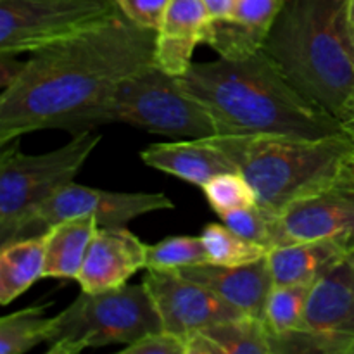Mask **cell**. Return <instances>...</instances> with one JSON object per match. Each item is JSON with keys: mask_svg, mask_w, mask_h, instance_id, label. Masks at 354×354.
<instances>
[{"mask_svg": "<svg viewBox=\"0 0 354 354\" xmlns=\"http://www.w3.org/2000/svg\"><path fill=\"white\" fill-rule=\"evenodd\" d=\"M209 140L248 178L256 203L280 214L327 189L354 161V144L346 133L325 138L214 135Z\"/></svg>", "mask_w": 354, "mask_h": 354, "instance_id": "obj_4", "label": "cell"}, {"mask_svg": "<svg viewBox=\"0 0 354 354\" xmlns=\"http://www.w3.org/2000/svg\"><path fill=\"white\" fill-rule=\"evenodd\" d=\"M144 165L203 189L213 176L237 171L234 162L209 138L152 144L140 152Z\"/></svg>", "mask_w": 354, "mask_h": 354, "instance_id": "obj_17", "label": "cell"}, {"mask_svg": "<svg viewBox=\"0 0 354 354\" xmlns=\"http://www.w3.org/2000/svg\"><path fill=\"white\" fill-rule=\"evenodd\" d=\"M182 277L201 283L223 297L244 315L263 320L266 301L273 289L268 258L241 266H220L204 263L176 270Z\"/></svg>", "mask_w": 354, "mask_h": 354, "instance_id": "obj_15", "label": "cell"}, {"mask_svg": "<svg viewBox=\"0 0 354 354\" xmlns=\"http://www.w3.org/2000/svg\"><path fill=\"white\" fill-rule=\"evenodd\" d=\"M145 242L127 227H99L78 275L86 292H102L127 286L140 270H147Z\"/></svg>", "mask_w": 354, "mask_h": 354, "instance_id": "obj_13", "label": "cell"}, {"mask_svg": "<svg viewBox=\"0 0 354 354\" xmlns=\"http://www.w3.org/2000/svg\"><path fill=\"white\" fill-rule=\"evenodd\" d=\"M178 80L213 116L216 135L325 138L346 133L341 121L304 95L265 48L241 59L194 62Z\"/></svg>", "mask_w": 354, "mask_h": 354, "instance_id": "obj_2", "label": "cell"}, {"mask_svg": "<svg viewBox=\"0 0 354 354\" xmlns=\"http://www.w3.org/2000/svg\"><path fill=\"white\" fill-rule=\"evenodd\" d=\"M346 41H348L349 57L354 66V0H349L346 12Z\"/></svg>", "mask_w": 354, "mask_h": 354, "instance_id": "obj_32", "label": "cell"}, {"mask_svg": "<svg viewBox=\"0 0 354 354\" xmlns=\"http://www.w3.org/2000/svg\"><path fill=\"white\" fill-rule=\"evenodd\" d=\"M272 354H354V272L349 256L311 289L303 325L268 334Z\"/></svg>", "mask_w": 354, "mask_h": 354, "instance_id": "obj_9", "label": "cell"}, {"mask_svg": "<svg viewBox=\"0 0 354 354\" xmlns=\"http://www.w3.org/2000/svg\"><path fill=\"white\" fill-rule=\"evenodd\" d=\"M93 130L73 135L71 142L44 154H23L19 138L0 145V245L40 204L75 182V176L100 142Z\"/></svg>", "mask_w": 354, "mask_h": 354, "instance_id": "obj_7", "label": "cell"}, {"mask_svg": "<svg viewBox=\"0 0 354 354\" xmlns=\"http://www.w3.org/2000/svg\"><path fill=\"white\" fill-rule=\"evenodd\" d=\"M313 286L315 283L273 286L263 317L268 334H283L303 325L308 297Z\"/></svg>", "mask_w": 354, "mask_h": 354, "instance_id": "obj_25", "label": "cell"}, {"mask_svg": "<svg viewBox=\"0 0 354 354\" xmlns=\"http://www.w3.org/2000/svg\"><path fill=\"white\" fill-rule=\"evenodd\" d=\"M173 207V201L161 192H111L71 182L28 214L9 242L45 234L68 218L95 216L99 227H127L144 214Z\"/></svg>", "mask_w": 354, "mask_h": 354, "instance_id": "obj_10", "label": "cell"}, {"mask_svg": "<svg viewBox=\"0 0 354 354\" xmlns=\"http://www.w3.org/2000/svg\"><path fill=\"white\" fill-rule=\"evenodd\" d=\"M121 354H187V341L171 332L156 330L123 346Z\"/></svg>", "mask_w": 354, "mask_h": 354, "instance_id": "obj_28", "label": "cell"}, {"mask_svg": "<svg viewBox=\"0 0 354 354\" xmlns=\"http://www.w3.org/2000/svg\"><path fill=\"white\" fill-rule=\"evenodd\" d=\"M220 218L235 234L254 242V244L263 245L268 251L287 244L282 228V214L266 209L258 203L234 211V213L223 214Z\"/></svg>", "mask_w": 354, "mask_h": 354, "instance_id": "obj_24", "label": "cell"}, {"mask_svg": "<svg viewBox=\"0 0 354 354\" xmlns=\"http://www.w3.org/2000/svg\"><path fill=\"white\" fill-rule=\"evenodd\" d=\"M203 192L218 216L256 204L254 189L241 171H227L213 176L203 187Z\"/></svg>", "mask_w": 354, "mask_h": 354, "instance_id": "obj_27", "label": "cell"}, {"mask_svg": "<svg viewBox=\"0 0 354 354\" xmlns=\"http://www.w3.org/2000/svg\"><path fill=\"white\" fill-rule=\"evenodd\" d=\"M213 16L204 0H168L156 31L154 66L173 76L185 75L194 64V50L206 44Z\"/></svg>", "mask_w": 354, "mask_h": 354, "instance_id": "obj_14", "label": "cell"}, {"mask_svg": "<svg viewBox=\"0 0 354 354\" xmlns=\"http://www.w3.org/2000/svg\"><path fill=\"white\" fill-rule=\"evenodd\" d=\"M341 123H342V128H344L346 135L351 138V142L354 144V100L349 102V106H348V109H346L344 116H342Z\"/></svg>", "mask_w": 354, "mask_h": 354, "instance_id": "obj_33", "label": "cell"}, {"mask_svg": "<svg viewBox=\"0 0 354 354\" xmlns=\"http://www.w3.org/2000/svg\"><path fill=\"white\" fill-rule=\"evenodd\" d=\"M187 354H272V349L263 320L244 315L190 335Z\"/></svg>", "mask_w": 354, "mask_h": 354, "instance_id": "obj_20", "label": "cell"}, {"mask_svg": "<svg viewBox=\"0 0 354 354\" xmlns=\"http://www.w3.org/2000/svg\"><path fill=\"white\" fill-rule=\"evenodd\" d=\"M156 31L124 14L30 54L19 78L0 92V145L69 124L123 80L154 64Z\"/></svg>", "mask_w": 354, "mask_h": 354, "instance_id": "obj_1", "label": "cell"}, {"mask_svg": "<svg viewBox=\"0 0 354 354\" xmlns=\"http://www.w3.org/2000/svg\"><path fill=\"white\" fill-rule=\"evenodd\" d=\"M114 123L169 140L209 138L218 133L213 116L182 88L178 76L154 64L118 83L99 104L76 118L68 131L78 135Z\"/></svg>", "mask_w": 354, "mask_h": 354, "instance_id": "obj_5", "label": "cell"}, {"mask_svg": "<svg viewBox=\"0 0 354 354\" xmlns=\"http://www.w3.org/2000/svg\"><path fill=\"white\" fill-rule=\"evenodd\" d=\"M144 286L156 308L161 328L187 341L221 322L244 317L242 311L207 287L192 282L178 272L147 270Z\"/></svg>", "mask_w": 354, "mask_h": 354, "instance_id": "obj_11", "label": "cell"}, {"mask_svg": "<svg viewBox=\"0 0 354 354\" xmlns=\"http://www.w3.org/2000/svg\"><path fill=\"white\" fill-rule=\"evenodd\" d=\"M283 0H237L227 19L211 24L209 45L220 57L241 59L263 48Z\"/></svg>", "mask_w": 354, "mask_h": 354, "instance_id": "obj_16", "label": "cell"}, {"mask_svg": "<svg viewBox=\"0 0 354 354\" xmlns=\"http://www.w3.org/2000/svg\"><path fill=\"white\" fill-rule=\"evenodd\" d=\"M45 272V235L0 245V304L7 306L26 292Z\"/></svg>", "mask_w": 354, "mask_h": 354, "instance_id": "obj_21", "label": "cell"}, {"mask_svg": "<svg viewBox=\"0 0 354 354\" xmlns=\"http://www.w3.org/2000/svg\"><path fill=\"white\" fill-rule=\"evenodd\" d=\"M349 0H283L265 48L287 78L339 121L354 95L346 41Z\"/></svg>", "mask_w": 354, "mask_h": 354, "instance_id": "obj_3", "label": "cell"}, {"mask_svg": "<svg viewBox=\"0 0 354 354\" xmlns=\"http://www.w3.org/2000/svg\"><path fill=\"white\" fill-rule=\"evenodd\" d=\"M118 9L137 26L158 31L168 0H113Z\"/></svg>", "mask_w": 354, "mask_h": 354, "instance_id": "obj_29", "label": "cell"}, {"mask_svg": "<svg viewBox=\"0 0 354 354\" xmlns=\"http://www.w3.org/2000/svg\"><path fill=\"white\" fill-rule=\"evenodd\" d=\"M209 9L213 21L216 19H227L232 12H234V7L237 3V0H204Z\"/></svg>", "mask_w": 354, "mask_h": 354, "instance_id": "obj_31", "label": "cell"}, {"mask_svg": "<svg viewBox=\"0 0 354 354\" xmlns=\"http://www.w3.org/2000/svg\"><path fill=\"white\" fill-rule=\"evenodd\" d=\"M50 304H37L0 318V354H24L45 344L50 318L45 311Z\"/></svg>", "mask_w": 354, "mask_h": 354, "instance_id": "obj_22", "label": "cell"}, {"mask_svg": "<svg viewBox=\"0 0 354 354\" xmlns=\"http://www.w3.org/2000/svg\"><path fill=\"white\" fill-rule=\"evenodd\" d=\"M349 261H351V266H353V272H354V251L349 252Z\"/></svg>", "mask_w": 354, "mask_h": 354, "instance_id": "obj_34", "label": "cell"}, {"mask_svg": "<svg viewBox=\"0 0 354 354\" xmlns=\"http://www.w3.org/2000/svg\"><path fill=\"white\" fill-rule=\"evenodd\" d=\"M121 14L113 0H0V54H33Z\"/></svg>", "mask_w": 354, "mask_h": 354, "instance_id": "obj_8", "label": "cell"}, {"mask_svg": "<svg viewBox=\"0 0 354 354\" xmlns=\"http://www.w3.org/2000/svg\"><path fill=\"white\" fill-rule=\"evenodd\" d=\"M201 239L206 248L211 265L241 266L254 263L268 256V249L241 237L234 230L221 223H209L203 228Z\"/></svg>", "mask_w": 354, "mask_h": 354, "instance_id": "obj_23", "label": "cell"}, {"mask_svg": "<svg viewBox=\"0 0 354 354\" xmlns=\"http://www.w3.org/2000/svg\"><path fill=\"white\" fill-rule=\"evenodd\" d=\"M351 100H354V95H353V99ZM348 106H349V104H348Z\"/></svg>", "mask_w": 354, "mask_h": 354, "instance_id": "obj_35", "label": "cell"}, {"mask_svg": "<svg viewBox=\"0 0 354 354\" xmlns=\"http://www.w3.org/2000/svg\"><path fill=\"white\" fill-rule=\"evenodd\" d=\"M162 330L144 282L80 296L50 318L47 354H78L106 346H128L149 332Z\"/></svg>", "mask_w": 354, "mask_h": 354, "instance_id": "obj_6", "label": "cell"}, {"mask_svg": "<svg viewBox=\"0 0 354 354\" xmlns=\"http://www.w3.org/2000/svg\"><path fill=\"white\" fill-rule=\"evenodd\" d=\"M99 223L95 216H75L45 232L44 279H78Z\"/></svg>", "mask_w": 354, "mask_h": 354, "instance_id": "obj_19", "label": "cell"}, {"mask_svg": "<svg viewBox=\"0 0 354 354\" xmlns=\"http://www.w3.org/2000/svg\"><path fill=\"white\" fill-rule=\"evenodd\" d=\"M287 244L328 239L354 251V161L325 190L282 213Z\"/></svg>", "mask_w": 354, "mask_h": 354, "instance_id": "obj_12", "label": "cell"}, {"mask_svg": "<svg viewBox=\"0 0 354 354\" xmlns=\"http://www.w3.org/2000/svg\"><path fill=\"white\" fill-rule=\"evenodd\" d=\"M26 61H17V55L0 54V92L9 88L23 73Z\"/></svg>", "mask_w": 354, "mask_h": 354, "instance_id": "obj_30", "label": "cell"}, {"mask_svg": "<svg viewBox=\"0 0 354 354\" xmlns=\"http://www.w3.org/2000/svg\"><path fill=\"white\" fill-rule=\"evenodd\" d=\"M209 263L203 239L192 235H175L162 239L147 248V270L176 272L192 265Z\"/></svg>", "mask_w": 354, "mask_h": 354, "instance_id": "obj_26", "label": "cell"}, {"mask_svg": "<svg viewBox=\"0 0 354 354\" xmlns=\"http://www.w3.org/2000/svg\"><path fill=\"white\" fill-rule=\"evenodd\" d=\"M342 245L328 239L301 241L273 248L268 265L275 286L317 283L348 256Z\"/></svg>", "mask_w": 354, "mask_h": 354, "instance_id": "obj_18", "label": "cell"}]
</instances>
